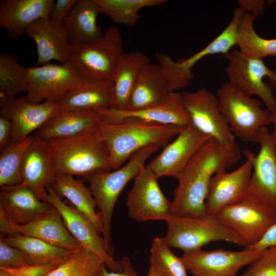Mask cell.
I'll use <instances>...</instances> for the list:
<instances>
[{
  "mask_svg": "<svg viewBox=\"0 0 276 276\" xmlns=\"http://www.w3.org/2000/svg\"><path fill=\"white\" fill-rule=\"evenodd\" d=\"M274 246H276V222L267 230L258 242L254 245L244 247V248L265 251Z\"/></svg>",
  "mask_w": 276,
  "mask_h": 276,
  "instance_id": "44",
  "label": "cell"
},
{
  "mask_svg": "<svg viewBox=\"0 0 276 276\" xmlns=\"http://www.w3.org/2000/svg\"><path fill=\"white\" fill-rule=\"evenodd\" d=\"M225 57L227 60L225 73L228 83L249 97L256 95L271 112L276 107V71L269 68L262 59L231 50Z\"/></svg>",
  "mask_w": 276,
  "mask_h": 276,
  "instance_id": "8",
  "label": "cell"
},
{
  "mask_svg": "<svg viewBox=\"0 0 276 276\" xmlns=\"http://www.w3.org/2000/svg\"><path fill=\"white\" fill-rule=\"evenodd\" d=\"M245 13L239 6L235 8L230 21L215 39L188 58L174 62V67L176 73L182 78L191 80L193 77L192 67L203 58L219 54L225 55L229 53L237 44L239 27Z\"/></svg>",
  "mask_w": 276,
  "mask_h": 276,
  "instance_id": "29",
  "label": "cell"
},
{
  "mask_svg": "<svg viewBox=\"0 0 276 276\" xmlns=\"http://www.w3.org/2000/svg\"><path fill=\"white\" fill-rule=\"evenodd\" d=\"M245 162L235 170L218 172L211 178L205 201L206 213L216 215L222 208L242 199L249 194L254 154L244 150Z\"/></svg>",
  "mask_w": 276,
  "mask_h": 276,
  "instance_id": "15",
  "label": "cell"
},
{
  "mask_svg": "<svg viewBox=\"0 0 276 276\" xmlns=\"http://www.w3.org/2000/svg\"><path fill=\"white\" fill-rule=\"evenodd\" d=\"M103 123L112 124L132 121L186 127L190 120L183 104L182 94L171 92L163 103L138 110H117L111 108L96 110Z\"/></svg>",
  "mask_w": 276,
  "mask_h": 276,
  "instance_id": "18",
  "label": "cell"
},
{
  "mask_svg": "<svg viewBox=\"0 0 276 276\" xmlns=\"http://www.w3.org/2000/svg\"><path fill=\"white\" fill-rule=\"evenodd\" d=\"M0 231L6 235L20 234L38 238L71 251L81 246L70 233L54 206L48 212L24 224L11 222L0 214Z\"/></svg>",
  "mask_w": 276,
  "mask_h": 276,
  "instance_id": "19",
  "label": "cell"
},
{
  "mask_svg": "<svg viewBox=\"0 0 276 276\" xmlns=\"http://www.w3.org/2000/svg\"><path fill=\"white\" fill-rule=\"evenodd\" d=\"M150 261L154 262L166 276H188L181 258L173 254L163 237L153 239Z\"/></svg>",
  "mask_w": 276,
  "mask_h": 276,
  "instance_id": "38",
  "label": "cell"
},
{
  "mask_svg": "<svg viewBox=\"0 0 276 276\" xmlns=\"http://www.w3.org/2000/svg\"><path fill=\"white\" fill-rule=\"evenodd\" d=\"M83 81L70 62L28 67L25 97L33 103L46 100L59 102L68 93L80 86Z\"/></svg>",
  "mask_w": 276,
  "mask_h": 276,
  "instance_id": "10",
  "label": "cell"
},
{
  "mask_svg": "<svg viewBox=\"0 0 276 276\" xmlns=\"http://www.w3.org/2000/svg\"><path fill=\"white\" fill-rule=\"evenodd\" d=\"M185 128L124 121L112 124L102 122L99 130L107 145L112 168L117 169L134 153L147 146L153 144L165 146Z\"/></svg>",
  "mask_w": 276,
  "mask_h": 276,
  "instance_id": "3",
  "label": "cell"
},
{
  "mask_svg": "<svg viewBox=\"0 0 276 276\" xmlns=\"http://www.w3.org/2000/svg\"><path fill=\"white\" fill-rule=\"evenodd\" d=\"M77 0L55 1L49 18L53 21L63 23L68 16Z\"/></svg>",
  "mask_w": 276,
  "mask_h": 276,
  "instance_id": "42",
  "label": "cell"
},
{
  "mask_svg": "<svg viewBox=\"0 0 276 276\" xmlns=\"http://www.w3.org/2000/svg\"><path fill=\"white\" fill-rule=\"evenodd\" d=\"M257 18L250 13H244L238 30L237 45L239 50L262 59L267 56H276V38H264L256 33L254 21Z\"/></svg>",
  "mask_w": 276,
  "mask_h": 276,
  "instance_id": "33",
  "label": "cell"
},
{
  "mask_svg": "<svg viewBox=\"0 0 276 276\" xmlns=\"http://www.w3.org/2000/svg\"><path fill=\"white\" fill-rule=\"evenodd\" d=\"M54 0H6L0 6V28L19 38L36 21L49 17Z\"/></svg>",
  "mask_w": 276,
  "mask_h": 276,
  "instance_id": "24",
  "label": "cell"
},
{
  "mask_svg": "<svg viewBox=\"0 0 276 276\" xmlns=\"http://www.w3.org/2000/svg\"><path fill=\"white\" fill-rule=\"evenodd\" d=\"M146 276H166L160 269L151 261L147 274Z\"/></svg>",
  "mask_w": 276,
  "mask_h": 276,
  "instance_id": "47",
  "label": "cell"
},
{
  "mask_svg": "<svg viewBox=\"0 0 276 276\" xmlns=\"http://www.w3.org/2000/svg\"><path fill=\"white\" fill-rule=\"evenodd\" d=\"M265 251L245 248L231 251L221 248L205 251L201 248L185 252L181 258L193 276H238L241 268L251 264Z\"/></svg>",
  "mask_w": 276,
  "mask_h": 276,
  "instance_id": "13",
  "label": "cell"
},
{
  "mask_svg": "<svg viewBox=\"0 0 276 276\" xmlns=\"http://www.w3.org/2000/svg\"><path fill=\"white\" fill-rule=\"evenodd\" d=\"M22 185L43 200L55 176L41 141L35 138L25 152L20 167Z\"/></svg>",
  "mask_w": 276,
  "mask_h": 276,
  "instance_id": "30",
  "label": "cell"
},
{
  "mask_svg": "<svg viewBox=\"0 0 276 276\" xmlns=\"http://www.w3.org/2000/svg\"><path fill=\"white\" fill-rule=\"evenodd\" d=\"M220 112L235 136L244 142L257 143L260 131L271 124L270 112L261 102L223 83L216 93Z\"/></svg>",
  "mask_w": 276,
  "mask_h": 276,
  "instance_id": "6",
  "label": "cell"
},
{
  "mask_svg": "<svg viewBox=\"0 0 276 276\" xmlns=\"http://www.w3.org/2000/svg\"><path fill=\"white\" fill-rule=\"evenodd\" d=\"M57 265H26L17 267L0 268L9 276H45Z\"/></svg>",
  "mask_w": 276,
  "mask_h": 276,
  "instance_id": "41",
  "label": "cell"
},
{
  "mask_svg": "<svg viewBox=\"0 0 276 276\" xmlns=\"http://www.w3.org/2000/svg\"><path fill=\"white\" fill-rule=\"evenodd\" d=\"M100 13L96 0H77L63 22L72 44H89L102 37L101 28L97 22Z\"/></svg>",
  "mask_w": 276,
  "mask_h": 276,
  "instance_id": "27",
  "label": "cell"
},
{
  "mask_svg": "<svg viewBox=\"0 0 276 276\" xmlns=\"http://www.w3.org/2000/svg\"><path fill=\"white\" fill-rule=\"evenodd\" d=\"M238 276H276V246L266 249L247 270Z\"/></svg>",
  "mask_w": 276,
  "mask_h": 276,
  "instance_id": "39",
  "label": "cell"
},
{
  "mask_svg": "<svg viewBox=\"0 0 276 276\" xmlns=\"http://www.w3.org/2000/svg\"><path fill=\"white\" fill-rule=\"evenodd\" d=\"M50 185L60 198L65 197L102 234V224L96 211L97 204L89 188L81 180L66 174L55 175Z\"/></svg>",
  "mask_w": 276,
  "mask_h": 276,
  "instance_id": "31",
  "label": "cell"
},
{
  "mask_svg": "<svg viewBox=\"0 0 276 276\" xmlns=\"http://www.w3.org/2000/svg\"><path fill=\"white\" fill-rule=\"evenodd\" d=\"M0 106V116L11 123V143L26 140L59 110L58 102L46 100L33 103L25 96L10 99Z\"/></svg>",
  "mask_w": 276,
  "mask_h": 276,
  "instance_id": "17",
  "label": "cell"
},
{
  "mask_svg": "<svg viewBox=\"0 0 276 276\" xmlns=\"http://www.w3.org/2000/svg\"><path fill=\"white\" fill-rule=\"evenodd\" d=\"M181 94L191 125L202 134L222 144L235 142V136L219 110L216 94L206 88Z\"/></svg>",
  "mask_w": 276,
  "mask_h": 276,
  "instance_id": "12",
  "label": "cell"
},
{
  "mask_svg": "<svg viewBox=\"0 0 276 276\" xmlns=\"http://www.w3.org/2000/svg\"><path fill=\"white\" fill-rule=\"evenodd\" d=\"M167 231L164 238L171 248L184 252L201 249L212 242L226 241L238 246H246L238 235L228 228L216 215H169L165 219Z\"/></svg>",
  "mask_w": 276,
  "mask_h": 276,
  "instance_id": "5",
  "label": "cell"
},
{
  "mask_svg": "<svg viewBox=\"0 0 276 276\" xmlns=\"http://www.w3.org/2000/svg\"><path fill=\"white\" fill-rule=\"evenodd\" d=\"M162 146L153 144L134 153L123 166L113 171L91 173L85 179L95 200L102 226L103 238L110 246L111 223L116 202L123 190L146 166L147 160Z\"/></svg>",
  "mask_w": 276,
  "mask_h": 276,
  "instance_id": "4",
  "label": "cell"
},
{
  "mask_svg": "<svg viewBox=\"0 0 276 276\" xmlns=\"http://www.w3.org/2000/svg\"><path fill=\"white\" fill-rule=\"evenodd\" d=\"M3 238L9 244L25 255L29 265H59L73 251L38 238L20 234L7 235Z\"/></svg>",
  "mask_w": 276,
  "mask_h": 276,
  "instance_id": "32",
  "label": "cell"
},
{
  "mask_svg": "<svg viewBox=\"0 0 276 276\" xmlns=\"http://www.w3.org/2000/svg\"><path fill=\"white\" fill-rule=\"evenodd\" d=\"M53 207L22 184L1 187L0 214L13 223H27L51 211Z\"/></svg>",
  "mask_w": 276,
  "mask_h": 276,
  "instance_id": "22",
  "label": "cell"
},
{
  "mask_svg": "<svg viewBox=\"0 0 276 276\" xmlns=\"http://www.w3.org/2000/svg\"><path fill=\"white\" fill-rule=\"evenodd\" d=\"M210 139L190 125L146 166L157 179L164 176L177 179L196 152Z\"/></svg>",
  "mask_w": 276,
  "mask_h": 276,
  "instance_id": "16",
  "label": "cell"
},
{
  "mask_svg": "<svg viewBox=\"0 0 276 276\" xmlns=\"http://www.w3.org/2000/svg\"><path fill=\"white\" fill-rule=\"evenodd\" d=\"M102 122L96 110H59L36 131L34 137L40 140H48L82 135L99 130Z\"/></svg>",
  "mask_w": 276,
  "mask_h": 276,
  "instance_id": "23",
  "label": "cell"
},
{
  "mask_svg": "<svg viewBox=\"0 0 276 276\" xmlns=\"http://www.w3.org/2000/svg\"><path fill=\"white\" fill-rule=\"evenodd\" d=\"M12 126L11 122L0 116V151L2 152L11 143Z\"/></svg>",
  "mask_w": 276,
  "mask_h": 276,
  "instance_id": "46",
  "label": "cell"
},
{
  "mask_svg": "<svg viewBox=\"0 0 276 276\" xmlns=\"http://www.w3.org/2000/svg\"><path fill=\"white\" fill-rule=\"evenodd\" d=\"M0 276H9L7 273H6L3 270L0 269Z\"/></svg>",
  "mask_w": 276,
  "mask_h": 276,
  "instance_id": "49",
  "label": "cell"
},
{
  "mask_svg": "<svg viewBox=\"0 0 276 276\" xmlns=\"http://www.w3.org/2000/svg\"><path fill=\"white\" fill-rule=\"evenodd\" d=\"M39 140L55 175L85 177L112 169L107 145L99 130L72 137Z\"/></svg>",
  "mask_w": 276,
  "mask_h": 276,
  "instance_id": "2",
  "label": "cell"
},
{
  "mask_svg": "<svg viewBox=\"0 0 276 276\" xmlns=\"http://www.w3.org/2000/svg\"><path fill=\"white\" fill-rule=\"evenodd\" d=\"M216 215L243 240L246 246L258 242L276 222V213L272 208L249 194L224 207Z\"/></svg>",
  "mask_w": 276,
  "mask_h": 276,
  "instance_id": "9",
  "label": "cell"
},
{
  "mask_svg": "<svg viewBox=\"0 0 276 276\" xmlns=\"http://www.w3.org/2000/svg\"><path fill=\"white\" fill-rule=\"evenodd\" d=\"M46 190L47 194L43 201L49 202L59 211L67 228L80 245L99 256L109 271H122L121 260L114 259L113 248L106 244L93 224L71 203L64 202L50 184L47 186Z\"/></svg>",
  "mask_w": 276,
  "mask_h": 276,
  "instance_id": "11",
  "label": "cell"
},
{
  "mask_svg": "<svg viewBox=\"0 0 276 276\" xmlns=\"http://www.w3.org/2000/svg\"><path fill=\"white\" fill-rule=\"evenodd\" d=\"M170 93L168 79L162 67L158 64L149 62L140 74L127 110L158 105L165 101Z\"/></svg>",
  "mask_w": 276,
  "mask_h": 276,
  "instance_id": "26",
  "label": "cell"
},
{
  "mask_svg": "<svg viewBox=\"0 0 276 276\" xmlns=\"http://www.w3.org/2000/svg\"><path fill=\"white\" fill-rule=\"evenodd\" d=\"M121 261L123 268L122 271L120 272L108 271L105 265H103L99 269L96 276H140L129 257L124 256Z\"/></svg>",
  "mask_w": 276,
  "mask_h": 276,
  "instance_id": "43",
  "label": "cell"
},
{
  "mask_svg": "<svg viewBox=\"0 0 276 276\" xmlns=\"http://www.w3.org/2000/svg\"><path fill=\"white\" fill-rule=\"evenodd\" d=\"M34 139V136L30 135L21 142L10 143L1 152V187L13 186L22 183L20 173L21 162L25 152Z\"/></svg>",
  "mask_w": 276,
  "mask_h": 276,
  "instance_id": "37",
  "label": "cell"
},
{
  "mask_svg": "<svg viewBox=\"0 0 276 276\" xmlns=\"http://www.w3.org/2000/svg\"><path fill=\"white\" fill-rule=\"evenodd\" d=\"M28 67L21 65L16 55H0V105L27 90Z\"/></svg>",
  "mask_w": 276,
  "mask_h": 276,
  "instance_id": "35",
  "label": "cell"
},
{
  "mask_svg": "<svg viewBox=\"0 0 276 276\" xmlns=\"http://www.w3.org/2000/svg\"><path fill=\"white\" fill-rule=\"evenodd\" d=\"M150 62L148 56L140 51L125 53L113 76L111 108L127 110L131 96L143 68Z\"/></svg>",
  "mask_w": 276,
  "mask_h": 276,
  "instance_id": "28",
  "label": "cell"
},
{
  "mask_svg": "<svg viewBox=\"0 0 276 276\" xmlns=\"http://www.w3.org/2000/svg\"><path fill=\"white\" fill-rule=\"evenodd\" d=\"M100 12L114 22L132 27L140 18V11L145 7L165 3L166 0H96Z\"/></svg>",
  "mask_w": 276,
  "mask_h": 276,
  "instance_id": "34",
  "label": "cell"
},
{
  "mask_svg": "<svg viewBox=\"0 0 276 276\" xmlns=\"http://www.w3.org/2000/svg\"><path fill=\"white\" fill-rule=\"evenodd\" d=\"M271 117V124L273 126V129L271 133L273 143L276 150V107L270 112Z\"/></svg>",
  "mask_w": 276,
  "mask_h": 276,
  "instance_id": "48",
  "label": "cell"
},
{
  "mask_svg": "<svg viewBox=\"0 0 276 276\" xmlns=\"http://www.w3.org/2000/svg\"><path fill=\"white\" fill-rule=\"evenodd\" d=\"M260 150L255 155L249 194L269 205L276 213V150L267 128L260 132Z\"/></svg>",
  "mask_w": 276,
  "mask_h": 276,
  "instance_id": "20",
  "label": "cell"
},
{
  "mask_svg": "<svg viewBox=\"0 0 276 276\" xmlns=\"http://www.w3.org/2000/svg\"><path fill=\"white\" fill-rule=\"evenodd\" d=\"M242 157L235 142L223 144L213 139L196 152L177 179L178 185L171 201L170 214L199 216L206 213L205 201L212 177L226 171Z\"/></svg>",
  "mask_w": 276,
  "mask_h": 276,
  "instance_id": "1",
  "label": "cell"
},
{
  "mask_svg": "<svg viewBox=\"0 0 276 276\" xmlns=\"http://www.w3.org/2000/svg\"><path fill=\"white\" fill-rule=\"evenodd\" d=\"M28 264L25 255L7 243L1 236L0 268L17 267Z\"/></svg>",
  "mask_w": 276,
  "mask_h": 276,
  "instance_id": "40",
  "label": "cell"
},
{
  "mask_svg": "<svg viewBox=\"0 0 276 276\" xmlns=\"http://www.w3.org/2000/svg\"><path fill=\"white\" fill-rule=\"evenodd\" d=\"M103 265L104 261L99 256L81 246L45 276H96Z\"/></svg>",
  "mask_w": 276,
  "mask_h": 276,
  "instance_id": "36",
  "label": "cell"
},
{
  "mask_svg": "<svg viewBox=\"0 0 276 276\" xmlns=\"http://www.w3.org/2000/svg\"><path fill=\"white\" fill-rule=\"evenodd\" d=\"M113 87L112 80L83 79L80 86L68 93L58 102L59 110L85 111L110 108Z\"/></svg>",
  "mask_w": 276,
  "mask_h": 276,
  "instance_id": "25",
  "label": "cell"
},
{
  "mask_svg": "<svg viewBox=\"0 0 276 276\" xmlns=\"http://www.w3.org/2000/svg\"><path fill=\"white\" fill-rule=\"evenodd\" d=\"M266 1L265 0H239V7L245 12L250 13L256 17L263 12Z\"/></svg>",
  "mask_w": 276,
  "mask_h": 276,
  "instance_id": "45",
  "label": "cell"
},
{
  "mask_svg": "<svg viewBox=\"0 0 276 276\" xmlns=\"http://www.w3.org/2000/svg\"><path fill=\"white\" fill-rule=\"evenodd\" d=\"M157 179L146 166L134 179L126 201L130 218L141 222L164 221L170 214L171 201L162 191Z\"/></svg>",
  "mask_w": 276,
  "mask_h": 276,
  "instance_id": "14",
  "label": "cell"
},
{
  "mask_svg": "<svg viewBox=\"0 0 276 276\" xmlns=\"http://www.w3.org/2000/svg\"><path fill=\"white\" fill-rule=\"evenodd\" d=\"M123 43L118 28L110 26L94 42L72 44L69 62L83 79L112 80L125 54Z\"/></svg>",
  "mask_w": 276,
  "mask_h": 276,
  "instance_id": "7",
  "label": "cell"
},
{
  "mask_svg": "<svg viewBox=\"0 0 276 276\" xmlns=\"http://www.w3.org/2000/svg\"><path fill=\"white\" fill-rule=\"evenodd\" d=\"M25 34L36 44L37 66L52 60L61 64L69 62L72 44L63 23L54 21L49 17L41 18L30 26Z\"/></svg>",
  "mask_w": 276,
  "mask_h": 276,
  "instance_id": "21",
  "label": "cell"
}]
</instances>
